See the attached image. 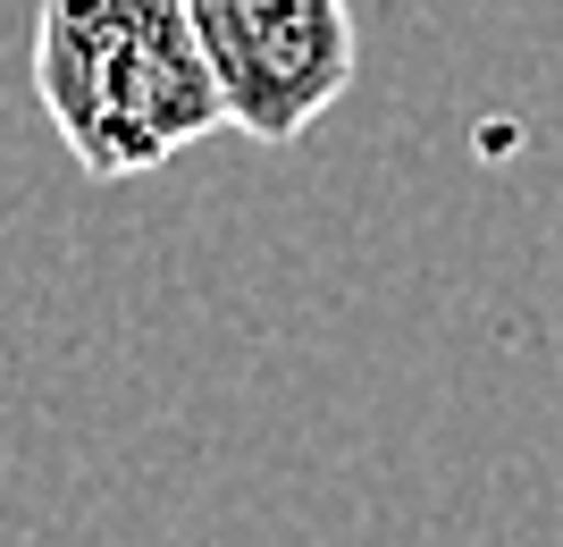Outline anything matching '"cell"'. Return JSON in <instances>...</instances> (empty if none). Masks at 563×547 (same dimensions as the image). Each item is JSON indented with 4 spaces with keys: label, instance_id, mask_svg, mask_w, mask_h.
Returning a JSON list of instances; mask_svg holds the SVG:
<instances>
[{
    "label": "cell",
    "instance_id": "7a4b0ae2",
    "mask_svg": "<svg viewBox=\"0 0 563 547\" xmlns=\"http://www.w3.org/2000/svg\"><path fill=\"white\" fill-rule=\"evenodd\" d=\"M186 18L219 76L228 127L253 143L311 135L362 68L345 0H186Z\"/></svg>",
    "mask_w": 563,
    "mask_h": 547
},
{
    "label": "cell",
    "instance_id": "6da1fadb",
    "mask_svg": "<svg viewBox=\"0 0 563 547\" xmlns=\"http://www.w3.org/2000/svg\"><path fill=\"white\" fill-rule=\"evenodd\" d=\"M25 76L59 152L93 186L152 177L228 127L186 0H43Z\"/></svg>",
    "mask_w": 563,
    "mask_h": 547
}]
</instances>
